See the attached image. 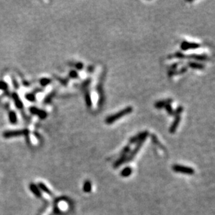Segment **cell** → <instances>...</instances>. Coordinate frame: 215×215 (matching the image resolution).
Segmentation results:
<instances>
[{"mask_svg":"<svg viewBox=\"0 0 215 215\" xmlns=\"http://www.w3.org/2000/svg\"><path fill=\"white\" fill-rule=\"evenodd\" d=\"M132 111H133V108L132 107V106H127V107L125 108V109L119 111V112L108 116V117L105 119V123L108 125L114 123L115 121H118V120L121 119V118H123V116H126V115H128L129 114H131V113L132 112Z\"/></svg>","mask_w":215,"mask_h":215,"instance_id":"1","label":"cell"},{"mask_svg":"<svg viewBox=\"0 0 215 215\" xmlns=\"http://www.w3.org/2000/svg\"><path fill=\"white\" fill-rule=\"evenodd\" d=\"M173 170L175 172H177V173L187 174V175H193L194 173V170L192 168L189 166H185L183 165H173Z\"/></svg>","mask_w":215,"mask_h":215,"instance_id":"2","label":"cell"},{"mask_svg":"<svg viewBox=\"0 0 215 215\" xmlns=\"http://www.w3.org/2000/svg\"><path fill=\"white\" fill-rule=\"evenodd\" d=\"M149 132L148 131H144V132H140L139 134H137L136 136L133 137L132 138H130L129 141V144L132 145V144H135V143L139 142V141L141 140H146L148 136Z\"/></svg>","mask_w":215,"mask_h":215,"instance_id":"3","label":"cell"},{"mask_svg":"<svg viewBox=\"0 0 215 215\" xmlns=\"http://www.w3.org/2000/svg\"><path fill=\"white\" fill-rule=\"evenodd\" d=\"M201 47V45L196 42H191L188 41L182 42L180 45V49L183 51H187L188 50H192V49H197Z\"/></svg>","mask_w":215,"mask_h":215,"instance_id":"4","label":"cell"},{"mask_svg":"<svg viewBox=\"0 0 215 215\" xmlns=\"http://www.w3.org/2000/svg\"><path fill=\"white\" fill-rule=\"evenodd\" d=\"M145 141L146 140H144H144H141V141H139V142H137V146H136V147L134 148L132 150V152H130L129 155L127 156V162H129V161L133 160V158L135 157V155H137V152H139V150H140V148H142L143 144H144V143L145 142Z\"/></svg>","mask_w":215,"mask_h":215,"instance_id":"5","label":"cell"},{"mask_svg":"<svg viewBox=\"0 0 215 215\" xmlns=\"http://www.w3.org/2000/svg\"><path fill=\"white\" fill-rule=\"evenodd\" d=\"M180 120H181V117H180V116H175V119H174L173 123L171 124V125L170 127H169V132L170 133H171V134H173V133L177 130V128H178L179 124H180Z\"/></svg>","mask_w":215,"mask_h":215,"instance_id":"6","label":"cell"},{"mask_svg":"<svg viewBox=\"0 0 215 215\" xmlns=\"http://www.w3.org/2000/svg\"><path fill=\"white\" fill-rule=\"evenodd\" d=\"M185 58L188 59H193L196 61H206L208 60V57L206 55H185Z\"/></svg>","mask_w":215,"mask_h":215,"instance_id":"7","label":"cell"},{"mask_svg":"<svg viewBox=\"0 0 215 215\" xmlns=\"http://www.w3.org/2000/svg\"><path fill=\"white\" fill-rule=\"evenodd\" d=\"M172 102L171 99H167V100H164L158 101L155 104V107L156 109H162L165 106L166 104H171V102Z\"/></svg>","mask_w":215,"mask_h":215,"instance_id":"8","label":"cell"},{"mask_svg":"<svg viewBox=\"0 0 215 215\" xmlns=\"http://www.w3.org/2000/svg\"><path fill=\"white\" fill-rule=\"evenodd\" d=\"M188 65L189 68L196 69V70H203L205 68V65L202 64L201 63H198V62H189Z\"/></svg>","mask_w":215,"mask_h":215,"instance_id":"9","label":"cell"},{"mask_svg":"<svg viewBox=\"0 0 215 215\" xmlns=\"http://www.w3.org/2000/svg\"><path fill=\"white\" fill-rule=\"evenodd\" d=\"M29 188H30V190L32 191V192L36 196L38 197V198H40L41 197V193H40V191H39L38 188L37 187L36 185H35L34 184H31L30 186H29Z\"/></svg>","mask_w":215,"mask_h":215,"instance_id":"10","label":"cell"},{"mask_svg":"<svg viewBox=\"0 0 215 215\" xmlns=\"http://www.w3.org/2000/svg\"><path fill=\"white\" fill-rule=\"evenodd\" d=\"M85 102H86V104L88 107H91L92 106V100H91V95H90L89 91L88 90H86L85 91Z\"/></svg>","mask_w":215,"mask_h":215,"instance_id":"11","label":"cell"},{"mask_svg":"<svg viewBox=\"0 0 215 215\" xmlns=\"http://www.w3.org/2000/svg\"><path fill=\"white\" fill-rule=\"evenodd\" d=\"M151 139H152V142H153L154 144H155V145H157V146L160 147L161 149H162V150H163L165 152V151H166V148H165L163 146H162V144H161V143L160 142H159L158 139H157V137H156L155 134H152V135H151Z\"/></svg>","mask_w":215,"mask_h":215,"instance_id":"12","label":"cell"},{"mask_svg":"<svg viewBox=\"0 0 215 215\" xmlns=\"http://www.w3.org/2000/svg\"><path fill=\"white\" fill-rule=\"evenodd\" d=\"M132 169L130 167H127V168H125L121 172V175L123 177H128L129 175H130L132 174Z\"/></svg>","mask_w":215,"mask_h":215,"instance_id":"13","label":"cell"},{"mask_svg":"<svg viewBox=\"0 0 215 215\" xmlns=\"http://www.w3.org/2000/svg\"><path fill=\"white\" fill-rule=\"evenodd\" d=\"M39 187L40 188V189H41L42 191H44V192L47 193V194H48L49 196H52V193L51 192L50 190L43 183H39Z\"/></svg>","mask_w":215,"mask_h":215,"instance_id":"14","label":"cell"},{"mask_svg":"<svg viewBox=\"0 0 215 215\" xmlns=\"http://www.w3.org/2000/svg\"><path fill=\"white\" fill-rule=\"evenodd\" d=\"M91 183L90 181H86L85 182L84 185V192L88 193L91 191Z\"/></svg>","mask_w":215,"mask_h":215,"instance_id":"15","label":"cell"},{"mask_svg":"<svg viewBox=\"0 0 215 215\" xmlns=\"http://www.w3.org/2000/svg\"><path fill=\"white\" fill-rule=\"evenodd\" d=\"M130 150H131V145L128 144V145L126 146L123 149L122 152H121V155L127 156V154L130 152Z\"/></svg>","mask_w":215,"mask_h":215,"instance_id":"16","label":"cell"},{"mask_svg":"<svg viewBox=\"0 0 215 215\" xmlns=\"http://www.w3.org/2000/svg\"><path fill=\"white\" fill-rule=\"evenodd\" d=\"M183 111V107L182 106H179L175 111H173V116H180V114H182V112Z\"/></svg>","mask_w":215,"mask_h":215,"instance_id":"17","label":"cell"},{"mask_svg":"<svg viewBox=\"0 0 215 215\" xmlns=\"http://www.w3.org/2000/svg\"><path fill=\"white\" fill-rule=\"evenodd\" d=\"M164 107H165L167 113H168V114H169V115H173V114L174 110L173 109V108H172V106H171V104H166Z\"/></svg>","mask_w":215,"mask_h":215,"instance_id":"18","label":"cell"},{"mask_svg":"<svg viewBox=\"0 0 215 215\" xmlns=\"http://www.w3.org/2000/svg\"><path fill=\"white\" fill-rule=\"evenodd\" d=\"M173 57L175 58H178V59H185V55L182 53V52H178L173 55Z\"/></svg>","mask_w":215,"mask_h":215,"instance_id":"19","label":"cell"},{"mask_svg":"<svg viewBox=\"0 0 215 215\" xmlns=\"http://www.w3.org/2000/svg\"><path fill=\"white\" fill-rule=\"evenodd\" d=\"M187 70V68H186V67H183V68H182L181 69H180V70L178 72L175 71V75H179V74H183L185 73V72Z\"/></svg>","mask_w":215,"mask_h":215,"instance_id":"20","label":"cell"},{"mask_svg":"<svg viewBox=\"0 0 215 215\" xmlns=\"http://www.w3.org/2000/svg\"><path fill=\"white\" fill-rule=\"evenodd\" d=\"M91 79H87L86 81L84 82V83H83V84H82V86L84 87V88H86V87H88V86H89L90 84H91Z\"/></svg>","mask_w":215,"mask_h":215,"instance_id":"21","label":"cell"},{"mask_svg":"<svg viewBox=\"0 0 215 215\" xmlns=\"http://www.w3.org/2000/svg\"><path fill=\"white\" fill-rule=\"evenodd\" d=\"M70 76L73 78H78V74L76 71H74V70H73V71H71L70 73Z\"/></svg>","mask_w":215,"mask_h":215,"instance_id":"22","label":"cell"},{"mask_svg":"<svg viewBox=\"0 0 215 215\" xmlns=\"http://www.w3.org/2000/svg\"><path fill=\"white\" fill-rule=\"evenodd\" d=\"M75 68H76L79 70H82V69H83V68H84L83 63H76V64H75Z\"/></svg>","mask_w":215,"mask_h":215,"instance_id":"23","label":"cell"},{"mask_svg":"<svg viewBox=\"0 0 215 215\" xmlns=\"http://www.w3.org/2000/svg\"><path fill=\"white\" fill-rule=\"evenodd\" d=\"M178 65H179V63H173V64L171 66V70H175V69L178 68Z\"/></svg>","mask_w":215,"mask_h":215,"instance_id":"24","label":"cell"},{"mask_svg":"<svg viewBox=\"0 0 215 215\" xmlns=\"http://www.w3.org/2000/svg\"><path fill=\"white\" fill-rule=\"evenodd\" d=\"M93 70H94V67L92 66V65H90L88 68V71L89 72V73H93Z\"/></svg>","mask_w":215,"mask_h":215,"instance_id":"25","label":"cell"}]
</instances>
